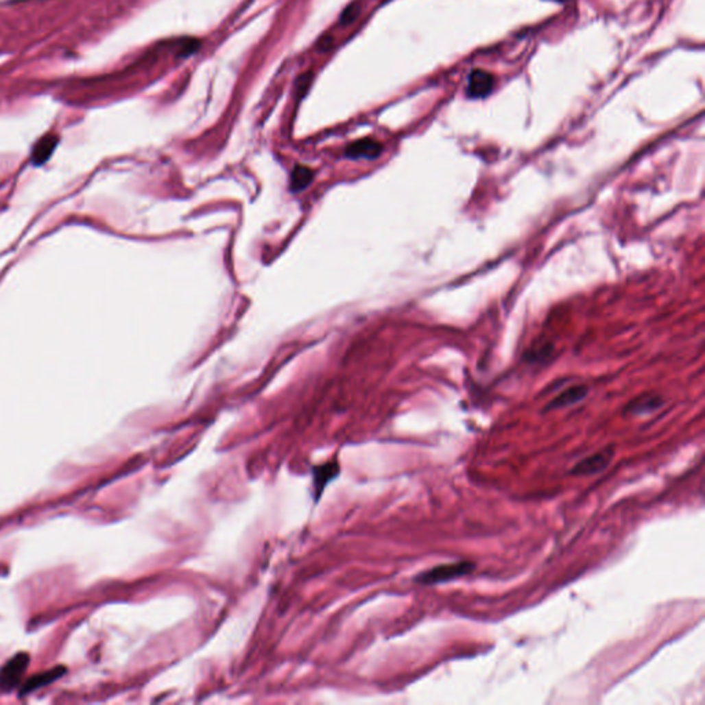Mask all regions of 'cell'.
Instances as JSON below:
<instances>
[{
    "instance_id": "cell-1",
    "label": "cell",
    "mask_w": 705,
    "mask_h": 705,
    "mask_svg": "<svg viewBox=\"0 0 705 705\" xmlns=\"http://www.w3.org/2000/svg\"><path fill=\"white\" fill-rule=\"evenodd\" d=\"M475 566L477 565L473 561H459L453 564L438 565L418 575L415 577V583L420 586H435L448 583L470 575L475 569Z\"/></svg>"
},
{
    "instance_id": "cell-2",
    "label": "cell",
    "mask_w": 705,
    "mask_h": 705,
    "mask_svg": "<svg viewBox=\"0 0 705 705\" xmlns=\"http://www.w3.org/2000/svg\"><path fill=\"white\" fill-rule=\"evenodd\" d=\"M614 457V446H606L594 455L580 460L571 471L569 474L575 477H590L602 473Z\"/></svg>"
},
{
    "instance_id": "cell-3",
    "label": "cell",
    "mask_w": 705,
    "mask_h": 705,
    "mask_svg": "<svg viewBox=\"0 0 705 705\" xmlns=\"http://www.w3.org/2000/svg\"><path fill=\"white\" fill-rule=\"evenodd\" d=\"M29 665V656L27 653H19L10 658L5 667L0 669V686L5 690H10L21 683L23 675Z\"/></svg>"
},
{
    "instance_id": "cell-4",
    "label": "cell",
    "mask_w": 705,
    "mask_h": 705,
    "mask_svg": "<svg viewBox=\"0 0 705 705\" xmlns=\"http://www.w3.org/2000/svg\"><path fill=\"white\" fill-rule=\"evenodd\" d=\"M493 84H494V79L489 72L482 71V69H475L468 76L467 97L483 98L492 93Z\"/></svg>"
},
{
    "instance_id": "cell-5",
    "label": "cell",
    "mask_w": 705,
    "mask_h": 705,
    "mask_svg": "<svg viewBox=\"0 0 705 705\" xmlns=\"http://www.w3.org/2000/svg\"><path fill=\"white\" fill-rule=\"evenodd\" d=\"M340 473V466L337 462H329L325 464H320L313 467V489L314 497L318 500L329 482H332Z\"/></svg>"
},
{
    "instance_id": "cell-6",
    "label": "cell",
    "mask_w": 705,
    "mask_h": 705,
    "mask_svg": "<svg viewBox=\"0 0 705 705\" xmlns=\"http://www.w3.org/2000/svg\"><path fill=\"white\" fill-rule=\"evenodd\" d=\"M381 153H382L381 142H378L375 139H371V138H366V139H360V141L352 142L346 149V156L350 157V158H370V160H372V158H377Z\"/></svg>"
},
{
    "instance_id": "cell-7",
    "label": "cell",
    "mask_w": 705,
    "mask_h": 705,
    "mask_svg": "<svg viewBox=\"0 0 705 705\" xmlns=\"http://www.w3.org/2000/svg\"><path fill=\"white\" fill-rule=\"evenodd\" d=\"M587 393H588V389L586 386H583V385L572 386V387L566 389L565 392H562L560 396H557L547 405V411H550V409H561V408H566V407L575 405V404L583 401L586 398Z\"/></svg>"
},
{
    "instance_id": "cell-8",
    "label": "cell",
    "mask_w": 705,
    "mask_h": 705,
    "mask_svg": "<svg viewBox=\"0 0 705 705\" xmlns=\"http://www.w3.org/2000/svg\"><path fill=\"white\" fill-rule=\"evenodd\" d=\"M65 673H67V668L65 667H56V668H51V669H49L46 672L38 673V675L29 678L24 683V686L21 689V695H25V694H28V693H31L34 690H38V689H40L43 686H47V684H50L51 682L57 680L58 678H61Z\"/></svg>"
},
{
    "instance_id": "cell-9",
    "label": "cell",
    "mask_w": 705,
    "mask_h": 705,
    "mask_svg": "<svg viewBox=\"0 0 705 705\" xmlns=\"http://www.w3.org/2000/svg\"><path fill=\"white\" fill-rule=\"evenodd\" d=\"M57 145H58V136L53 135V134H49V135L43 136L42 139H39L32 150V163L35 165L45 164L54 153Z\"/></svg>"
},
{
    "instance_id": "cell-10",
    "label": "cell",
    "mask_w": 705,
    "mask_h": 705,
    "mask_svg": "<svg viewBox=\"0 0 705 705\" xmlns=\"http://www.w3.org/2000/svg\"><path fill=\"white\" fill-rule=\"evenodd\" d=\"M661 405H662V401L658 396L639 397L627 407V412H630L632 415H645V414H650V412L658 409Z\"/></svg>"
},
{
    "instance_id": "cell-11",
    "label": "cell",
    "mask_w": 705,
    "mask_h": 705,
    "mask_svg": "<svg viewBox=\"0 0 705 705\" xmlns=\"http://www.w3.org/2000/svg\"><path fill=\"white\" fill-rule=\"evenodd\" d=\"M313 180V171L307 167H296L291 176V189L295 192L304 189Z\"/></svg>"
},
{
    "instance_id": "cell-12",
    "label": "cell",
    "mask_w": 705,
    "mask_h": 705,
    "mask_svg": "<svg viewBox=\"0 0 705 705\" xmlns=\"http://www.w3.org/2000/svg\"><path fill=\"white\" fill-rule=\"evenodd\" d=\"M557 2H565V0H557Z\"/></svg>"
}]
</instances>
